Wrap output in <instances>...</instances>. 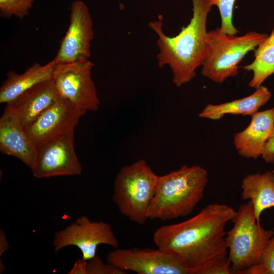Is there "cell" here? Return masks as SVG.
I'll return each mask as SVG.
<instances>
[{
	"label": "cell",
	"mask_w": 274,
	"mask_h": 274,
	"mask_svg": "<svg viewBox=\"0 0 274 274\" xmlns=\"http://www.w3.org/2000/svg\"><path fill=\"white\" fill-rule=\"evenodd\" d=\"M59 97L52 79L36 85L6 105L14 111L25 129Z\"/></svg>",
	"instance_id": "cell-15"
},
{
	"label": "cell",
	"mask_w": 274,
	"mask_h": 274,
	"mask_svg": "<svg viewBox=\"0 0 274 274\" xmlns=\"http://www.w3.org/2000/svg\"><path fill=\"white\" fill-rule=\"evenodd\" d=\"M267 37L255 31L241 36L227 35L221 32L219 28L208 31L201 74L217 83L236 76L238 64L246 55Z\"/></svg>",
	"instance_id": "cell-5"
},
{
	"label": "cell",
	"mask_w": 274,
	"mask_h": 274,
	"mask_svg": "<svg viewBox=\"0 0 274 274\" xmlns=\"http://www.w3.org/2000/svg\"><path fill=\"white\" fill-rule=\"evenodd\" d=\"M9 249V243L7 239L6 232L3 230H0V256Z\"/></svg>",
	"instance_id": "cell-26"
},
{
	"label": "cell",
	"mask_w": 274,
	"mask_h": 274,
	"mask_svg": "<svg viewBox=\"0 0 274 274\" xmlns=\"http://www.w3.org/2000/svg\"><path fill=\"white\" fill-rule=\"evenodd\" d=\"M243 274H274V235L264 248L258 263Z\"/></svg>",
	"instance_id": "cell-22"
},
{
	"label": "cell",
	"mask_w": 274,
	"mask_h": 274,
	"mask_svg": "<svg viewBox=\"0 0 274 274\" xmlns=\"http://www.w3.org/2000/svg\"><path fill=\"white\" fill-rule=\"evenodd\" d=\"M212 0H192L193 15L189 24L175 37L166 36L162 29V18L149 23L158 36V65H168L172 81L178 87L190 82L201 66L207 49V21Z\"/></svg>",
	"instance_id": "cell-2"
},
{
	"label": "cell",
	"mask_w": 274,
	"mask_h": 274,
	"mask_svg": "<svg viewBox=\"0 0 274 274\" xmlns=\"http://www.w3.org/2000/svg\"><path fill=\"white\" fill-rule=\"evenodd\" d=\"M107 262L139 274H190L175 256L157 248L116 249L106 256Z\"/></svg>",
	"instance_id": "cell-10"
},
{
	"label": "cell",
	"mask_w": 274,
	"mask_h": 274,
	"mask_svg": "<svg viewBox=\"0 0 274 274\" xmlns=\"http://www.w3.org/2000/svg\"><path fill=\"white\" fill-rule=\"evenodd\" d=\"M82 116L69 101L59 96L24 130L37 147L48 140L74 130Z\"/></svg>",
	"instance_id": "cell-12"
},
{
	"label": "cell",
	"mask_w": 274,
	"mask_h": 274,
	"mask_svg": "<svg viewBox=\"0 0 274 274\" xmlns=\"http://www.w3.org/2000/svg\"><path fill=\"white\" fill-rule=\"evenodd\" d=\"M208 182L207 169L196 165L158 176L148 219L167 221L190 214L203 198Z\"/></svg>",
	"instance_id": "cell-3"
},
{
	"label": "cell",
	"mask_w": 274,
	"mask_h": 274,
	"mask_svg": "<svg viewBox=\"0 0 274 274\" xmlns=\"http://www.w3.org/2000/svg\"><path fill=\"white\" fill-rule=\"evenodd\" d=\"M158 178L144 159L122 166L115 178L112 196L121 214L135 223L145 224Z\"/></svg>",
	"instance_id": "cell-4"
},
{
	"label": "cell",
	"mask_w": 274,
	"mask_h": 274,
	"mask_svg": "<svg viewBox=\"0 0 274 274\" xmlns=\"http://www.w3.org/2000/svg\"><path fill=\"white\" fill-rule=\"evenodd\" d=\"M37 147L27 136L14 111L6 105L0 118V151L19 159L30 169Z\"/></svg>",
	"instance_id": "cell-13"
},
{
	"label": "cell",
	"mask_w": 274,
	"mask_h": 274,
	"mask_svg": "<svg viewBox=\"0 0 274 274\" xmlns=\"http://www.w3.org/2000/svg\"><path fill=\"white\" fill-rule=\"evenodd\" d=\"M93 22L87 5L77 0L72 3L70 22L56 55V64L85 62L91 56Z\"/></svg>",
	"instance_id": "cell-11"
},
{
	"label": "cell",
	"mask_w": 274,
	"mask_h": 274,
	"mask_svg": "<svg viewBox=\"0 0 274 274\" xmlns=\"http://www.w3.org/2000/svg\"><path fill=\"white\" fill-rule=\"evenodd\" d=\"M249 125L235 133L233 143L239 155L257 159L274 128V107L255 113Z\"/></svg>",
	"instance_id": "cell-14"
},
{
	"label": "cell",
	"mask_w": 274,
	"mask_h": 274,
	"mask_svg": "<svg viewBox=\"0 0 274 274\" xmlns=\"http://www.w3.org/2000/svg\"><path fill=\"white\" fill-rule=\"evenodd\" d=\"M34 0H0L1 17L8 18L15 16L23 18L29 14Z\"/></svg>",
	"instance_id": "cell-24"
},
{
	"label": "cell",
	"mask_w": 274,
	"mask_h": 274,
	"mask_svg": "<svg viewBox=\"0 0 274 274\" xmlns=\"http://www.w3.org/2000/svg\"><path fill=\"white\" fill-rule=\"evenodd\" d=\"M93 63L56 64L52 80L59 95L69 101L82 114L98 109L100 104L91 77Z\"/></svg>",
	"instance_id": "cell-7"
},
{
	"label": "cell",
	"mask_w": 274,
	"mask_h": 274,
	"mask_svg": "<svg viewBox=\"0 0 274 274\" xmlns=\"http://www.w3.org/2000/svg\"><path fill=\"white\" fill-rule=\"evenodd\" d=\"M242 67L253 72L249 85L255 89L274 74V26L270 35L254 50L253 62Z\"/></svg>",
	"instance_id": "cell-19"
},
{
	"label": "cell",
	"mask_w": 274,
	"mask_h": 274,
	"mask_svg": "<svg viewBox=\"0 0 274 274\" xmlns=\"http://www.w3.org/2000/svg\"><path fill=\"white\" fill-rule=\"evenodd\" d=\"M261 156L266 163H274V128L264 146Z\"/></svg>",
	"instance_id": "cell-25"
},
{
	"label": "cell",
	"mask_w": 274,
	"mask_h": 274,
	"mask_svg": "<svg viewBox=\"0 0 274 274\" xmlns=\"http://www.w3.org/2000/svg\"><path fill=\"white\" fill-rule=\"evenodd\" d=\"M236 0H212V6L218 7L221 20L219 30L227 35H236L239 30L233 24V12Z\"/></svg>",
	"instance_id": "cell-21"
},
{
	"label": "cell",
	"mask_w": 274,
	"mask_h": 274,
	"mask_svg": "<svg viewBox=\"0 0 274 274\" xmlns=\"http://www.w3.org/2000/svg\"><path fill=\"white\" fill-rule=\"evenodd\" d=\"M236 211L210 203L183 222L162 226L153 234L157 248L177 258L190 271L213 258L228 255L225 226Z\"/></svg>",
	"instance_id": "cell-1"
},
{
	"label": "cell",
	"mask_w": 274,
	"mask_h": 274,
	"mask_svg": "<svg viewBox=\"0 0 274 274\" xmlns=\"http://www.w3.org/2000/svg\"><path fill=\"white\" fill-rule=\"evenodd\" d=\"M241 187L242 199L251 201L256 220L260 223L262 212L274 207V172L249 174L243 179Z\"/></svg>",
	"instance_id": "cell-17"
},
{
	"label": "cell",
	"mask_w": 274,
	"mask_h": 274,
	"mask_svg": "<svg viewBox=\"0 0 274 274\" xmlns=\"http://www.w3.org/2000/svg\"><path fill=\"white\" fill-rule=\"evenodd\" d=\"M56 63H34L21 74L10 71L0 88V103L8 105L36 85L52 79Z\"/></svg>",
	"instance_id": "cell-16"
},
{
	"label": "cell",
	"mask_w": 274,
	"mask_h": 274,
	"mask_svg": "<svg viewBox=\"0 0 274 274\" xmlns=\"http://www.w3.org/2000/svg\"><path fill=\"white\" fill-rule=\"evenodd\" d=\"M74 130L48 140L37 146L36 156L31 169L34 177L48 178L76 176L82 168L74 148Z\"/></svg>",
	"instance_id": "cell-9"
},
{
	"label": "cell",
	"mask_w": 274,
	"mask_h": 274,
	"mask_svg": "<svg viewBox=\"0 0 274 274\" xmlns=\"http://www.w3.org/2000/svg\"><path fill=\"white\" fill-rule=\"evenodd\" d=\"M101 244L115 249L119 246L110 224L91 221L85 215L80 216L64 229L55 232L53 241L54 252L65 247L74 246L80 250L82 259L84 260L95 257L97 247Z\"/></svg>",
	"instance_id": "cell-8"
},
{
	"label": "cell",
	"mask_w": 274,
	"mask_h": 274,
	"mask_svg": "<svg viewBox=\"0 0 274 274\" xmlns=\"http://www.w3.org/2000/svg\"><path fill=\"white\" fill-rule=\"evenodd\" d=\"M232 273L231 262L227 255L211 259L190 271V274Z\"/></svg>",
	"instance_id": "cell-23"
},
{
	"label": "cell",
	"mask_w": 274,
	"mask_h": 274,
	"mask_svg": "<svg viewBox=\"0 0 274 274\" xmlns=\"http://www.w3.org/2000/svg\"><path fill=\"white\" fill-rule=\"evenodd\" d=\"M231 221L233 226L225 236L228 256L233 273L243 274L258 263L274 230L265 229L256 221L249 200L238 207Z\"/></svg>",
	"instance_id": "cell-6"
},
{
	"label": "cell",
	"mask_w": 274,
	"mask_h": 274,
	"mask_svg": "<svg viewBox=\"0 0 274 274\" xmlns=\"http://www.w3.org/2000/svg\"><path fill=\"white\" fill-rule=\"evenodd\" d=\"M68 274H126L127 271L107 262L96 255L93 258L84 260H77Z\"/></svg>",
	"instance_id": "cell-20"
},
{
	"label": "cell",
	"mask_w": 274,
	"mask_h": 274,
	"mask_svg": "<svg viewBox=\"0 0 274 274\" xmlns=\"http://www.w3.org/2000/svg\"><path fill=\"white\" fill-rule=\"evenodd\" d=\"M271 96V93L268 88L262 85L253 93L244 98L218 105L208 104L199 114V117L217 120L226 114L252 116Z\"/></svg>",
	"instance_id": "cell-18"
}]
</instances>
